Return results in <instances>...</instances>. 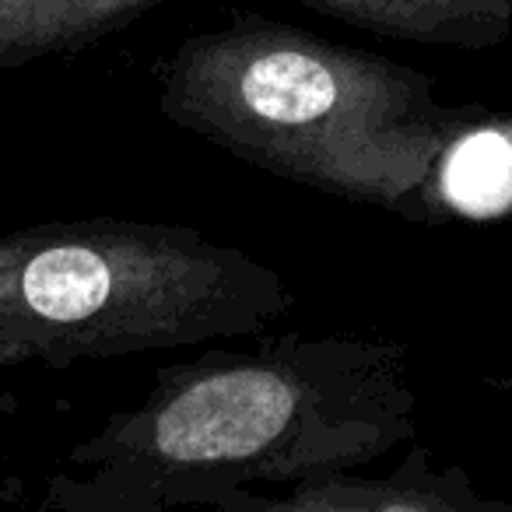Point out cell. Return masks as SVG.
Here are the masks:
<instances>
[{"label":"cell","mask_w":512,"mask_h":512,"mask_svg":"<svg viewBox=\"0 0 512 512\" xmlns=\"http://www.w3.org/2000/svg\"><path fill=\"white\" fill-rule=\"evenodd\" d=\"M169 123L239 162L351 204L442 225L453 162L512 120L446 106L435 78L260 15L186 36L155 67Z\"/></svg>","instance_id":"obj_2"},{"label":"cell","mask_w":512,"mask_h":512,"mask_svg":"<svg viewBox=\"0 0 512 512\" xmlns=\"http://www.w3.org/2000/svg\"><path fill=\"white\" fill-rule=\"evenodd\" d=\"M15 411H18V397L0 383V418H8V414H15Z\"/></svg>","instance_id":"obj_7"},{"label":"cell","mask_w":512,"mask_h":512,"mask_svg":"<svg viewBox=\"0 0 512 512\" xmlns=\"http://www.w3.org/2000/svg\"><path fill=\"white\" fill-rule=\"evenodd\" d=\"M299 4L400 43L484 53L512 36V0H299Z\"/></svg>","instance_id":"obj_5"},{"label":"cell","mask_w":512,"mask_h":512,"mask_svg":"<svg viewBox=\"0 0 512 512\" xmlns=\"http://www.w3.org/2000/svg\"><path fill=\"white\" fill-rule=\"evenodd\" d=\"M197 512H512V502L481 495L467 467H439L425 446L411 442L386 474L341 470L281 491H246Z\"/></svg>","instance_id":"obj_4"},{"label":"cell","mask_w":512,"mask_h":512,"mask_svg":"<svg viewBox=\"0 0 512 512\" xmlns=\"http://www.w3.org/2000/svg\"><path fill=\"white\" fill-rule=\"evenodd\" d=\"M418 439L411 348L369 334H256L162 365L46 481L43 512H197L362 470Z\"/></svg>","instance_id":"obj_1"},{"label":"cell","mask_w":512,"mask_h":512,"mask_svg":"<svg viewBox=\"0 0 512 512\" xmlns=\"http://www.w3.org/2000/svg\"><path fill=\"white\" fill-rule=\"evenodd\" d=\"M158 4L162 0H0V71L81 53Z\"/></svg>","instance_id":"obj_6"},{"label":"cell","mask_w":512,"mask_h":512,"mask_svg":"<svg viewBox=\"0 0 512 512\" xmlns=\"http://www.w3.org/2000/svg\"><path fill=\"white\" fill-rule=\"evenodd\" d=\"M292 309L274 267L190 225L71 218L0 235V369L256 337Z\"/></svg>","instance_id":"obj_3"},{"label":"cell","mask_w":512,"mask_h":512,"mask_svg":"<svg viewBox=\"0 0 512 512\" xmlns=\"http://www.w3.org/2000/svg\"><path fill=\"white\" fill-rule=\"evenodd\" d=\"M491 386H495L498 393H505V397L512 400V365H509V372H502V376L491 379Z\"/></svg>","instance_id":"obj_8"}]
</instances>
